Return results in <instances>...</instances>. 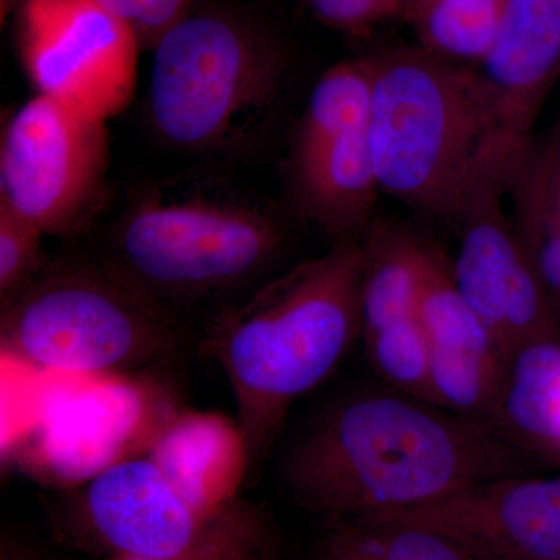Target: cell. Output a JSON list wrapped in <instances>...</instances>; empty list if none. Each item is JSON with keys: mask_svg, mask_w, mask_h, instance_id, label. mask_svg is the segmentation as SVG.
Here are the masks:
<instances>
[{"mask_svg": "<svg viewBox=\"0 0 560 560\" xmlns=\"http://www.w3.org/2000/svg\"><path fill=\"white\" fill-rule=\"evenodd\" d=\"M529 455L489 425L401 394H366L326 412L291 448L293 499L334 522L364 521L523 474Z\"/></svg>", "mask_w": 560, "mask_h": 560, "instance_id": "1", "label": "cell"}, {"mask_svg": "<svg viewBox=\"0 0 560 560\" xmlns=\"http://www.w3.org/2000/svg\"><path fill=\"white\" fill-rule=\"evenodd\" d=\"M368 132L381 189L420 215L456 223L521 160L480 69L427 49L371 57Z\"/></svg>", "mask_w": 560, "mask_h": 560, "instance_id": "2", "label": "cell"}, {"mask_svg": "<svg viewBox=\"0 0 560 560\" xmlns=\"http://www.w3.org/2000/svg\"><path fill=\"white\" fill-rule=\"evenodd\" d=\"M361 238H342L257 290L220 320L209 348L223 368L253 470L294 401L326 381L361 337Z\"/></svg>", "mask_w": 560, "mask_h": 560, "instance_id": "3", "label": "cell"}, {"mask_svg": "<svg viewBox=\"0 0 560 560\" xmlns=\"http://www.w3.org/2000/svg\"><path fill=\"white\" fill-rule=\"evenodd\" d=\"M283 241L282 220L268 202L223 176L180 173L130 202L106 270L161 304L241 285Z\"/></svg>", "mask_w": 560, "mask_h": 560, "instance_id": "4", "label": "cell"}, {"mask_svg": "<svg viewBox=\"0 0 560 560\" xmlns=\"http://www.w3.org/2000/svg\"><path fill=\"white\" fill-rule=\"evenodd\" d=\"M150 117L179 150L237 149L278 105L285 60L256 28L215 11H190L154 46Z\"/></svg>", "mask_w": 560, "mask_h": 560, "instance_id": "5", "label": "cell"}, {"mask_svg": "<svg viewBox=\"0 0 560 560\" xmlns=\"http://www.w3.org/2000/svg\"><path fill=\"white\" fill-rule=\"evenodd\" d=\"M3 353L49 375L128 374L175 345L158 302L94 268H55L2 304Z\"/></svg>", "mask_w": 560, "mask_h": 560, "instance_id": "6", "label": "cell"}, {"mask_svg": "<svg viewBox=\"0 0 560 560\" xmlns=\"http://www.w3.org/2000/svg\"><path fill=\"white\" fill-rule=\"evenodd\" d=\"M54 377L13 447L16 463L44 485L81 488L142 455L175 411L156 386L130 374Z\"/></svg>", "mask_w": 560, "mask_h": 560, "instance_id": "7", "label": "cell"}, {"mask_svg": "<svg viewBox=\"0 0 560 560\" xmlns=\"http://www.w3.org/2000/svg\"><path fill=\"white\" fill-rule=\"evenodd\" d=\"M108 164L106 121L38 95L5 125L0 201L44 234H72L101 202Z\"/></svg>", "mask_w": 560, "mask_h": 560, "instance_id": "8", "label": "cell"}, {"mask_svg": "<svg viewBox=\"0 0 560 560\" xmlns=\"http://www.w3.org/2000/svg\"><path fill=\"white\" fill-rule=\"evenodd\" d=\"M16 36L38 95L103 121L127 108L142 46L97 0H22Z\"/></svg>", "mask_w": 560, "mask_h": 560, "instance_id": "9", "label": "cell"}, {"mask_svg": "<svg viewBox=\"0 0 560 560\" xmlns=\"http://www.w3.org/2000/svg\"><path fill=\"white\" fill-rule=\"evenodd\" d=\"M506 191L492 187L467 210L451 268L456 289L511 359L530 342L559 337L560 324L514 221L504 213Z\"/></svg>", "mask_w": 560, "mask_h": 560, "instance_id": "10", "label": "cell"}, {"mask_svg": "<svg viewBox=\"0 0 560 560\" xmlns=\"http://www.w3.org/2000/svg\"><path fill=\"white\" fill-rule=\"evenodd\" d=\"M364 521L436 530L482 560H560V475H504Z\"/></svg>", "mask_w": 560, "mask_h": 560, "instance_id": "11", "label": "cell"}, {"mask_svg": "<svg viewBox=\"0 0 560 560\" xmlns=\"http://www.w3.org/2000/svg\"><path fill=\"white\" fill-rule=\"evenodd\" d=\"M81 489V517L110 555H186L208 539L226 515L217 521L202 517L145 453L119 460Z\"/></svg>", "mask_w": 560, "mask_h": 560, "instance_id": "12", "label": "cell"}, {"mask_svg": "<svg viewBox=\"0 0 560 560\" xmlns=\"http://www.w3.org/2000/svg\"><path fill=\"white\" fill-rule=\"evenodd\" d=\"M480 70L512 142L525 153L560 79V0H510Z\"/></svg>", "mask_w": 560, "mask_h": 560, "instance_id": "13", "label": "cell"}, {"mask_svg": "<svg viewBox=\"0 0 560 560\" xmlns=\"http://www.w3.org/2000/svg\"><path fill=\"white\" fill-rule=\"evenodd\" d=\"M145 455L209 521L238 503L243 482L253 471L248 442L237 420L213 411H173Z\"/></svg>", "mask_w": 560, "mask_h": 560, "instance_id": "14", "label": "cell"}, {"mask_svg": "<svg viewBox=\"0 0 560 560\" xmlns=\"http://www.w3.org/2000/svg\"><path fill=\"white\" fill-rule=\"evenodd\" d=\"M290 186L302 215L342 238H360L372 223L381 183L368 124L293 149Z\"/></svg>", "mask_w": 560, "mask_h": 560, "instance_id": "15", "label": "cell"}, {"mask_svg": "<svg viewBox=\"0 0 560 560\" xmlns=\"http://www.w3.org/2000/svg\"><path fill=\"white\" fill-rule=\"evenodd\" d=\"M488 425L526 455L560 464V335L511 357Z\"/></svg>", "mask_w": 560, "mask_h": 560, "instance_id": "16", "label": "cell"}, {"mask_svg": "<svg viewBox=\"0 0 560 560\" xmlns=\"http://www.w3.org/2000/svg\"><path fill=\"white\" fill-rule=\"evenodd\" d=\"M511 219L560 324V116L515 164Z\"/></svg>", "mask_w": 560, "mask_h": 560, "instance_id": "17", "label": "cell"}, {"mask_svg": "<svg viewBox=\"0 0 560 560\" xmlns=\"http://www.w3.org/2000/svg\"><path fill=\"white\" fill-rule=\"evenodd\" d=\"M361 243V337H366L394 320L418 315L440 253L418 235L389 223H371Z\"/></svg>", "mask_w": 560, "mask_h": 560, "instance_id": "18", "label": "cell"}, {"mask_svg": "<svg viewBox=\"0 0 560 560\" xmlns=\"http://www.w3.org/2000/svg\"><path fill=\"white\" fill-rule=\"evenodd\" d=\"M326 560H482L444 534L407 523L335 522Z\"/></svg>", "mask_w": 560, "mask_h": 560, "instance_id": "19", "label": "cell"}, {"mask_svg": "<svg viewBox=\"0 0 560 560\" xmlns=\"http://www.w3.org/2000/svg\"><path fill=\"white\" fill-rule=\"evenodd\" d=\"M372 95L371 58L338 62L320 75L305 106L293 149L368 124Z\"/></svg>", "mask_w": 560, "mask_h": 560, "instance_id": "20", "label": "cell"}, {"mask_svg": "<svg viewBox=\"0 0 560 560\" xmlns=\"http://www.w3.org/2000/svg\"><path fill=\"white\" fill-rule=\"evenodd\" d=\"M510 0H434L412 22L423 49L451 61L485 60Z\"/></svg>", "mask_w": 560, "mask_h": 560, "instance_id": "21", "label": "cell"}, {"mask_svg": "<svg viewBox=\"0 0 560 560\" xmlns=\"http://www.w3.org/2000/svg\"><path fill=\"white\" fill-rule=\"evenodd\" d=\"M363 340L372 368L382 381L401 396L434 405L431 346L418 315L386 324Z\"/></svg>", "mask_w": 560, "mask_h": 560, "instance_id": "22", "label": "cell"}, {"mask_svg": "<svg viewBox=\"0 0 560 560\" xmlns=\"http://www.w3.org/2000/svg\"><path fill=\"white\" fill-rule=\"evenodd\" d=\"M278 537L268 518L238 501L219 522L208 539L176 558H139L110 555L106 560H276Z\"/></svg>", "mask_w": 560, "mask_h": 560, "instance_id": "23", "label": "cell"}, {"mask_svg": "<svg viewBox=\"0 0 560 560\" xmlns=\"http://www.w3.org/2000/svg\"><path fill=\"white\" fill-rule=\"evenodd\" d=\"M44 232L0 201V296L2 304L16 296L39 276Z\"/></svg>", "mask_w": 560, "mask_h": 560, "instance_id": "24", "label": "cell"}, {"mask_svg": "<svg viewBox=\"0 0 560 560\" xmlns=\"http://www.w3.org/2000/svg\"><path fill=\"white\" fill-rule=\"evenodd\" d=\"M138 36L142 49L153 50L165 32L191 11V0H97Z\"/></svg>", "mask_w": 560, "mask_h": 560, "instance_id": "25", "label": "cell"}, {"mask_svg": "<svg viewBox=\"0 0 560 560\" xmlns=\"http://www.w3.org/2000/svg\"><path fill=\"white\" fill-rule=\"evenodd\" d=\"M316 20L337 31L364 33L388 18H397L400 0H300Z\"/></svg>", "mask_w": 560, "mask_h": 560, "instance_id": "26", "label": "cell"}, {"mask_svg": "<svg viewBox=\"0 0 560 560\" xmlns=\"http://www.w3.org/2000/svg\"><path fill=\"white\" fill-rule=\"evenodd\" d=\"M431 2H434V0H400L397 18L412 24Z\"/></svg>", "mask_w": 560, "mask_h": 560, "instance_id": "27", "label": "cell"}, {"mask_svg": "<svg viewBox=\"0 0 560 560\" xmlns=\"http://www.w3.org/2000/svg\"><path fill=\"white\" fill-rule=\"evenodd\" d=\"M0 560H35L31 556L25 555L24 551L18 550V548L11 547L10 544L3 545L2 547V559Z\"/></svg>", "mask_w": 560, "mask_h": 560, "instance_id": "28", "label": "cell"}]
</instances>
